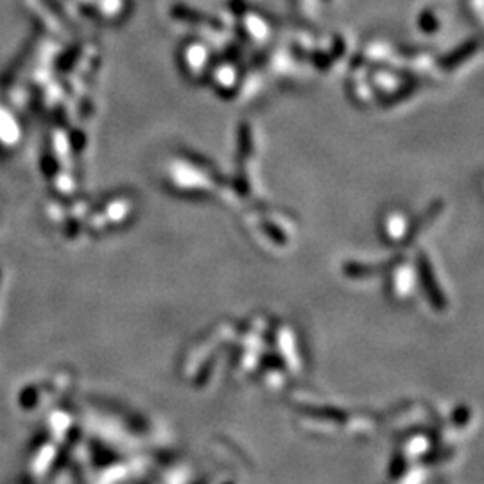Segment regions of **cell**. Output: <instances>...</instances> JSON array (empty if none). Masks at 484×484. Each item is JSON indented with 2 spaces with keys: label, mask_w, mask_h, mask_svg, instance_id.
Masks as SVG:
<instances>
[{
  "label": "cell",
  "mask_w": 484,
  "mask_h": 484,
  "mask_svg": "<svg viewBox=\"0 0 484 484\" xmlns=\"http://www.w3.org/2000/svg\"><path fill=\"white\" fill-rule=\"evenodd\" d=\"M405 226H407V221H405L404 214L400 212L387 214L386 219H384V230H386L387 241L391 242L400 241L405 235Z\"/></svg>",
  "instance_id": "6da1fadb"
}]
</instances>
